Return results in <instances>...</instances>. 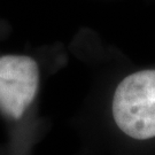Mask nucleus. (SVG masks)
I'll use <instances>...</instances> for the list:
<instances>
[{"instance_id":"nucleus-1","label":"nucleus","mask_w":155,"mask_h":155,"mask_svg":"<svg viewBox=\"0 0 155 155\" xmlns=\"http://www.w3.org/2000/svg\"><path fill=\"white\" fill-rule=\"evenodd\" d=\"M30 53H0V120L9 155H35L50 130L41 115L46 74Z\"/></svg>"}]
</instances>
